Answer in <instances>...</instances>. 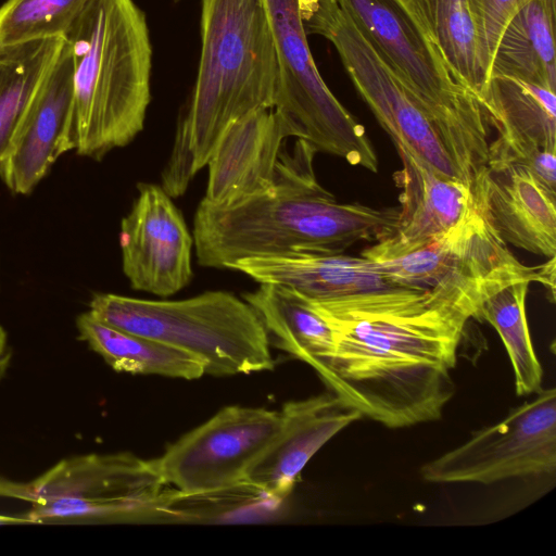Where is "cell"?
I'll use <instances>...</instances> for the list:
<instances>
[{
  "label": "cell",
  "mask_w": 556,
  "mask_h": 556,
  "mask_svg": "<svg viewBox=\"0 0 556 556\" xmlns=\"http://www.w3.org/2000/svg\"><path fill=\"white\" fill-rule=\"evenodd\" d=\"M513 278L463 274L426 290L307 298L333 334L318 376L362 417L388 428L439 420L455 394L452 371L467 323L489 289Z\"/></svg>",
  "instance_id": "obj_1"
},
{
  "label": "cell",
  "mask_w": 556,
  "mask_h": 556,
  "mask_svg": "<svg viewBox=\"0 0 556 556\" xmlns=\"http://www.w3.org/2000/svg\"><path fill=\"white\" fill-rule=\"evenodd\" d=\"M316 150L298 139L281 151L273 188L232 207L202 200L193 218L199 265L230 268L250 257L343 252L363 241H381L399 227L400 208L339 203L313 170Z\"/></svg>",
  "instance_id": "obj_2"
},
{
  "label": "cell",
  "mask_w": 556,
  "mask_h": 556,
  "mask_svg": "<svg viewBox=\"0 0 556 556\" xmlns=\"http://www.w3.org/2000/svg\"><path fill=\"white\" fill-rule=\"evenodd\" d=\"M200 58L172 154L161 174L170 198L206 166L225 130L258 109H273L278 62L263 0H202Z\"/></svg>",
  "instance_id": "obj_3"
},
{
  "label": "cell",
  "mask_w": 556,
  "mask_h": 556,
  "mask_svg": "<svg viewBox=\"0 0 556 556\" xmlns=\"http://www.w3.org/2000/svg\"><path fill=\"white\" fill-rule=\"evenodd\" d=\"M64 39L73 63L72 148L101 160L143 129L152 46L134 0H89Z\"/></svg>",
  "instance_id": "obj_4"
},
{
  "label": "cell",
  "mask_w": 556,
  "mask_h": 556,
  "mask_svg": "<svg viewBox=\"0 0 556 556\" xmlns=\"http://www.w3.org/2000/svg\"><path fill=\"white\" fill-rule=\"evenodd\" d=\"M359 33L431 122L463 182L480 191L489 162L488 121L403 0H338Z\"/></svg>",
  "instance_id": "obj_5"
},
{
  "label": "cell",
  "mask_w": 556,
  "mask_h": 556,
  "mask_svg": "<svg viewBox=\"0 0 556 556\" xmlns=\"http://www.w3.org/2000/svg\"><path fill=\"white\" fill-rule=\"evenodd\" d=\"M88 312L110 326L194 356L205 375L251 374L275 365L261 318L230 292L206 291L178 301L97 293Z\"/></svg>",
  "instance_id": "obj_6"
},
{
  "label": "cell",
  "mask_w": 556,
  "mask_h": 556,
  "mask_svg": "<svg viewBox=\"0 0 556 556\" xmlns=\"http://www.w3.org/2000/svg\"><path fill=\"white\" fill-rule=\"evenodd\" d=\"M167 489L154 459L128 452L63 459L27 482L0 477V496L35 504L37 523L161 522Z\"/></svg>",
  "instance_id": "obj_7"
},
{
  "label": "cell",
  "mask_w": 556,
  "mask_h": 556,
  "mask_svg": "<svg viewBox=\"0 0 556 556\" xmlns=\"http://www.w3.org/2000/svg\"><path fill=\"white\" fill-rule=\"evenodd\" d=\"M278 62L276 110L296 139L316 152L377 172L378 157L366 130L323 80L308 47L300 0H263Z\"/></svg>",
  "instance_id": "obj_8"
},
{
  "label": "cell",
  "mask_w": 556,
  "mask_h": 556,
  "mask_svg": "<svg viewBox=\"0 0 556 556\" xmlns=\"http://www.w3.org/2000/svg\"><path fill=\"white\" fill-rule=\"evenodd\" d=\"M498 422L475 431L457 447L424 464L431 483L498 481L556 471V390L541 389Z\"/></svg>",
  "instance_id": "obj_9"
},
{
  "label": "cell",
  "mask_w": 556,
  "mask_h": 556,
  "mask_svg": "<svg viewBox=\"0 0 556 556\" xmlns=\"http://www.w3.org/2000/svg\"><path fill=\"white\" fill-rule=\"evenodd\" d=\"M280 427V413L227 406L154 459L165 485L182 493L220 489L244 480Z\"/></svg>",
  "instance_id": "obj_10"
},
{
  "label": "cell",
  "mask_w": 556,
  "mask_h": 556,
  "mask_svg": "<svg viewBox=\"0 0 556 556\" xmlns=\"http://www.w3.org/2000/svg\"><path fill=\"white\" fill-rule=\"evenodd\" d=\"M361 254L389 285L418 290L463 274L488 275L522 265L480 211L421 242L393 248L378 241Z\"/></svg>",
  "instance_id": "obj_11"
},
{
  "label": "cell",
  "mask_w": 556,
  "mask_h": 556,
  "mask_svg": "<svg viewBox=\"0 0 556 556\" xmlns=\"http://www.w3.org/2000/svg\"><path fill=\"white\" fill-rule=\"evenodd\" d=\"M137 189L121 223L123 271L132 289L166 298L192 278L193 236L161 186L139 182Z\"/></svg>",
  "instance_id": "obj_12"
},
{
  "label": "cell",
  "mask_w": 556,
  "mask_h": 556,
  "mask_svg": "<svg viewBox=\"0 0 556 556\" xmlns=\"http://www.w3.org/2000/svg\"><path fill=\"white\" fill-rule=\"evenodd\" d=\"M73 63L64 41L12 136L0 174L12 192L30 193L56 160L73 151Z\"/></svg>",
  "instance_id": "obj_13"
},
{
  "label": "cell",
  "mask_w": 556,
  "mask_h": 556,
  "mask_svg": "<svg viewBox=\"0 0 556 556\" xmlns=\"http://www.w3.org/2000/svg\"><path fill=\"white\" fill-rule=\"evenodd\" d=\"M291 126L274 109H258L233 122L223 134L206 166L203 200L232 207L270 190Z\"/></svg>",
  "instance_id": "obj_14"
},
{
  "label": "cell",
  "mask_w": 556,
  "mask_h": 556,
  "mask_svg": "<svg viewBox=\"0 0 556 556\" xmlns=\"http://www.w3.org/2000/svg\"><path fill=\"white\" fill-rule=\"evenodd\" d=\"M277 434L244 480L285 502L311 458L341 430L362 418L331 391L283 404Z\"/></svg>",
  "instance_id": "obj_15"
},
{
  "label": "cell",
  "mask_w": 556,
  "mask_h": 556,
  "mask_svg": "<svg viewBox=\"0 0 556 556\" xmlns=\"http://www.w3.org/2000/svg\"><path fill=\"white\" fill-rule=\"evenodd\" d=\"M556 193L527 167L490 159L478 202L500 238L528 252L556 254Z\"/></svg>",
  "instance_id": "obj_16"
},
{
  "label": "cell",
  "mask_w": 556,
  "mask_h": 556,
  "mask_svg": "<svg viewBox=\"0 0 556 556\" xmlns=\"http://www.w3.org/2000/svg\"><path fill=\"white\" fill-rule=\"evenodd\" d=\"M229 269L241 271L258 283L291 288L313 300H331L393 287L366 256L339 251L243 258Z\"/></svg>",
  "instance_id": "obj_17"
},
{
  "label": "cell",
  "mask_w": 556,
  "mask_h": 556,
  "mask_svg": "<svg viewBox=\"0 0 556 556\" xmlns=\"http://www.w3.org/2000/svg\"><path fill=\"white\" fill-rule=\"evenodd\" d=\"M402 169L396 174L401 186L400 219L396 231L384 244L402 248L421 242L459 224L479 211L470 189L459 179L443 176L397 149Z\"/></svg>",
  "instance_id": "obj_18"
},
{
  "label": "cell",
  "mask_w": 556,
  "mask_h": 556,
  "mask_svg": "<svg viewBox=\"0 0 556 556\" xmlns=\"http://www.w3.org/2000/svg\"><path fill=\"white\" fill-rule=\"evenodd\" d=\"M279 349L308 364L318 374L333 346L332 330L313 303L300 292L275 283H260L242 294Z\"/></svg>",
  "instance_id": "obj_19"
},
{
  "label": "cell",
  "mask_w": 556,
  "mask_h": 556,
  "mask_svg": "<svg viewBox=\"0 0 556 556\" xmlns=\"http://www.w3.org/2000/svg\"><path fill=\"white\" fill-rule=\"evenodd\" d=\"M555 2L530 0L514 13L500 36L490 76L513 77L556 91Z\"/></svg>",
  "instance_id": "obj_20"
},
{
  "label": "cell",
  "mask_w": 556,
  "mask_h": 556,
  "mask_svg": "<svg viewBox=\"0 0 556 556\" xmlns=\"http://www.w3.org/2000/svg\"><path fill=\"white\" fill-rule=\"evenodd\" d=\"M403 1L455 78L479 101L490 73L481 54L470 0Z\"/></svg>",
  "instance_id": "obj_21"
},
{
  "label": "cell",
  "mask_w": 556,
  "mask_h": 556,
  "mask_svg": "<svg viewBox=\"0 0 556 556\" xmlns=\"http://www.w3.org/2000/svg\"><path fill=\"white\" fill-rule=\"evenodd\" d=\"M79 338L116 371L193 380L205 375L194 356L156 340L110 326L89 312L76 319Z\"/></svg>",
  "instance_id": "obj_22"
},
{
  "label": "cell",
  "mask_w": 556,
  "mask_h": 556,
  "mask_svg": "<svg viewBox=\"0 0 556 556\" xmlns=\"http://www.w3.org/2000/svg\"><path fill=\"white\" fill-rule=\"evenodd\" d=\"M479 101L500 137L556 151L555 91L513 77L490 76Z\"/></svg>",
  "instance_id": "obj_23"
},
{
  "label": "cell",
  "mask_w": 556,
  "mask_h": 556,
  "mask_svg": "<svg viewBox=\"0 0 556 556\" xmlns=\"http://www.w3.org/2000/svg\"><path fill=\"white\" fill-rule=\"evenodd\" d=\"M530 283L514 279L493 286L483 295L475 317L497 331L513 366L516 393L521 396L540 391L543 378L526 316Z\"/></svg>",
  "instance_id": "obj_24"
},
{
  "label": "cell",
  "mask_w": 556,
  "mask_h": 556,
  "mask_svg": "<svg viewBox=\"0 0 556 556\" xmlns=\"http://www.w3.org/2000/svg\"><path fill=\"white\" fill-rule=\"evenodd\" d=\"M64 41L52 37L0 46V174L14 130Z\"/></svg>",
  "instance_id": "obj_25"
},
{
  "label": "cell",
  "mask_w": 556,
  "mask_h": 556,
  "mask_svg": "<svg viewBox=\"0 0 556 556\" xmlns=\"http://www.w3.org/2000/svg\"><path fill=\"white\" fill-rule=\"evenodd\" d=\"M282 504L245 480L200 493H182L168 486L161 519L187 523L250 522L269 518Z\"/></svg>",
  "instance_id": "obj_26"
},
{
  "label": "cell",
  "mask_w": 556,
  "mask_h": 556,
  "mask_svg": "<svg viewBox=\"0 0 556 556\" xmlns=\"http://www.w3.org/2000/svg\"><path fill=\"white\" fill-rule=\"evenodd\" d=\"M89 0H8L0 7V46L63 37Z\"/></svg>",
  "instance_id": "obj_27"
},
{
  "label": "cell",
  "mask_w": 556,
  "mask_h": 556,
  "mask_svg": "<svg viewBox=\"0 0 556 556\" xmlns=\"http://www.w3.org/2000/svg\"><path fill=\"white\" fill-rule=\"evenodd\" d=\"M556 151L531 142L497 136L489 146V160H502L527 167L548 190L556 193Z\"/></svg>",
  "instance_id": "obj_28"
},
{
  "label": "cell",
  "mask_w": 556,
  "mask_h": 556,
  "mask_svg": "<svg viewBox=\"0 0 556 556\" xmlns=\"http://www.w3.org/2000/svg\"><path fill=\"white\" fill-rule=\"evenodd\" d=\"M530 0H470L482 58L490 73L500 36L514 13Z\"/></svg>",
  "instance_id": "obj_29"
},
{
  "label": "cell",
  "mask_w": 556,
  "mask_h": 556,
  "mask_svg": "<svg viewBox=\"0 0 556 556\" xmlns=\"http://www.w3.org/2000/svg\"><path fill=\"white\" fill-rule=\"evenodd\" d=\"M10 358L11 356L8 352L3 355H0V381L3 379L8 371L10 366Z\"/></svg>",
  "instance_id": "obj_30"
},
{
  "label": "cell",
  "mask_w": 556,
  "mask_h": 556,
  "mask_svg": "<svg viewBox=\"0 0 556 556\" xmlns=\"http://www.w3.org/2000/svg\"><path fill=\"white\" fill-rule=\"evenodd\" d=\"M7 353V333L0 326V355Z\"/></svg>",
  "instance_id": "obj_31"
}]
</instances>
